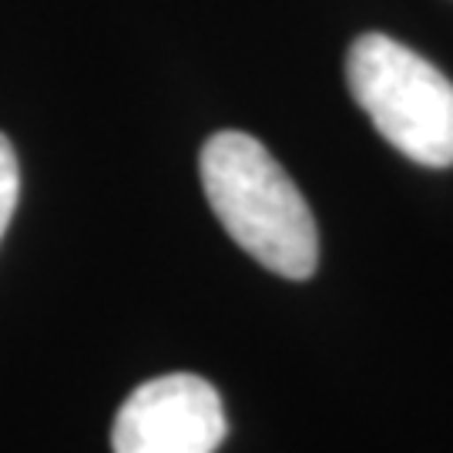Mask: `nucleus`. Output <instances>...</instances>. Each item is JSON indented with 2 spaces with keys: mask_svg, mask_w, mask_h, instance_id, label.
Segmentation results:
<instances>
[{
  "mask_svg": "<svg viewBox=\"0 0 453 453\" xmlns=\"http://www.w3.org/2000/svg\"><path fill=\"white\" fill-rule=\"evenodd\" d=\"M17 198H20V165H17L14 145L0 131V239L14 219Z\"/></svg>",
  "mask_w": 453,
  "mask_h": 453,
  "instance_id": "20e7f679",
  "label": "nucleus"
},
{
  "mask_svg": "<svg viewBox=\"0 0 453 453\" xmlns=\"http://www.w3.org/2000/svg\"><path fill=\"white\" fill-rule=\"evenodd\" d=\"M219 389L195 372L148 380L121 403L111 426L114 453H215L226 440Z\"/></svg>",
  "mask_w": 453,
  "mask_h": 453,
  "instance_id": "7ed1b4c3",
  "label": "nucleus"
},
{
  "mask_svg": "<svg viewBox=\"0 0 453 453\" xmlns=\"http://www.w3.org/2000/svg\"><path fill=\"white\" fill-rule=\"evenodd\" d=\"M202 188L232 242L282 279H309L319 265V228L296 181L273 151L245 131L211 134Z\"/></svg>",
  "mask_w": 453,
  "mask_h": 453,
  "instance_id": "f257e3e1",
  "label": "nucleus"
},
{
  "mask_svg": "<svg viewBox=\"0 0 453 453\" xmlns=\"http://www.w3.org/2000/svg\"><path fill=\"white\" fill-rule=\"evenodd\" d=\"M349 95L410 162L453 165V81L387 34H363L346 58Z\"/></svg>",
  "mask_w": 453,
  "mask_h": 453,
  "instance_id": "f03ea898",
  "label": "nucleus"
}]
</instances>
